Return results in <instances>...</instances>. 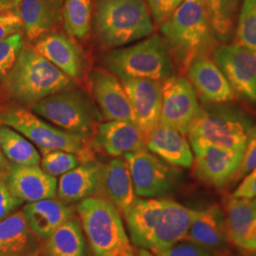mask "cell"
Instances as JSON below:
<instances>
[{
  "label": "cell",
  "mask_w": 256,
  "mask_h": 256,
  "mask_svg": "<svg viewBox=\"0 0 256 256\" xmlns=\"http://www.w3.org/2000/svg\"><path fill=\"white\" fill-rule=\"evenodd\" d=\"M160 32L174 64L182 74L196 58L208 56L216 48L205 0H184L160 25Z\"/></svg>",
  "instance_id": "cell-1"
},
{
  "label": "cell",
  "mask_w": 256,
  "mask_h": 256,
  "mask_svg": "<svg viewBox=\"0 0 256 256\" xmlns=\"http://www.w3.org/2000/svg\"><path fill=\"white\" fill-rule=\"evenodd\" d=\"M74 86V79L46 60L34 46L24 43L16 63L0 88V98L30 108L48 96Z\"/></svg>",
  "instance_id": "cell-2"
},
{
  "label": "cell",
  "mask_w": 256,
  "mask_h": 256,
  "mask_svg": "<svg viewBox=\"0 0 256 256\" xmlns=\"http://www.w3.org/2000/svg\"><path fill=\"white\" fill-rule=\"evenodd\" d=\"M93 25L108 48H118L150 36L154 24L144 0H95Z\"/></svg>",
  "instance_id": "cell-3"
},
{
  "label": "cell",
  "mask_w": 256,
  "mask_h": 256,
  "mask_svg": "<svg viewBox=\"0 0 256 256\" xmlns=\"http://www.w3.org/2000/svg\"><path fill=\"white\" fill-rule=\"evenodd\" d=\"M106 68L120 78L164 82L173 75L174 64L162 36L153 34L126 48H112L102 57Z\"/></svg>",
  "instance_id": "cell-4"
},
{
  "label": "cell",
  "mask_w": 256,
  "mask_h": 256,
  "mask_svg": "<svg viewBox=\"0 0 256 256\" xmlns=\"http://www.w3.org/2000/svg\"><path fill=\"white\" fill-rule=\"evenodd\" d=\"M82 228L96 256H134L118 209L102 198H88L77 205Z\"/></svg>",
  "instance_id": "cell-5"
},
{
  "label": "cell",
  "mask_w": 256,
  "mask_h": 256,
  "mask_svg": "<svg viewBox=\"0 0 256 256\" xmlns=\"http://www.w3.org/2000/svg\"><path fill=\"white\" fill-rule=\"evenodd\" d=\"M0 124L14 128L41 152L61 150L78 156L81 162L94 160L88 138L52 126L19 104L0 106Z\"/></svg>",
  "instance_id": "cell-6"
},
{
  "label": "cell",
  "mask_w": 256,
  "mask_h": 256,
  "mask_svg": "<svg viewBox=\"0 0 256 256\" xmlns=\"http://www.w3.org/2000/svg\"><path fill=\"white\" fill-rule=\"evenodd\" d=\"M34 113L66 132L88 137L102 113L90 97L77 88L56 92L30 106Z\"/></svg>",
  "instance_id": "cell-7"
},
{
  "label": "cell",
  "mask_w": 256,
  "mask_h": 256,
  "mask_svg": "<svg viewBox=\"0 0 256 256\" xmlns=\"http://www.w3.org/2000/svg\"><path fill=\"white\" fill-rule=\"evenodd\" d=\"M252 128V120L243 111L218 104L202 108L188 135L189 140L200 138L244 153Z\"/></svg>",
  "instance_id": "cell-8"
},
{
  "label": "cell",
  "mask_w": 256,
  "mask_h": 256,
  "mask_svg": "<svg viewBox=\"0 0 256 256\" xmlns=\"http://www.w3.org/2000/svg\"><path fill=\"white\" fill-rule=\"evenodd\" d=\"M202 108L189 80L172 75L162 82V104L160 124L188 135Z\"/></svg>",
  "instance_id": "cell-9"
},
{
  "label": "cell",
  "mask_w": 256,
  "mask_h": 256,
  "mask_svg": "<svg viewBox=\"0 0 256 256\" xmlns=\"http://www.w3.org/2000/svg\"><path fill=\"white\" fill-rule=\"evenodd\" d=\"M137 196L152 198L170 192L178 180L180 170L146 149L124 155Z\"/></svg>",
  "instance_id": "cell-10"
},
{
  "label": "cell",
  "mask_w": 256,
  "mask_h": 256,
  "mask_svg": "<svg viewBox=\"0 0 256 256\" xmlns=\"http://www.w3.org/2000/svg\"><path fill=\"white\" fill-rule=\"evenodd\" d=\"M190 144L194 153V171L198 180L216 189L232 184L244 153L200 138L190 140Z\"/></svg>",
  "instance_id": "cell-11"
},
{
  "label": "cell",
  "mask_w": 256,
  "mask_h": 256,
  "mask_svg": "<svg viewBox=\"0 0 256 256\" xmlns=\"http://www.w3.org/2000/svg\"><path fill=\"white\" fill-rule=\"evenodd\" d=\"M212 60L226 76L234 93L256 104V56L234 43L216 46Z\"/></svg>",
  "instance_id": "cell-12"
},
{
  "label": "cell",
  "mask_w": 256,
  "mask_h": 256,
  "mask_svg": "<svg viewBox=\"0 0 256 256\" xmlns=\"http://www.w3.org/2000/svg\"><path fill=\"white\" fill-rule=\"evenodd\" d=\"M132 110L134 122L146 138L160 124L162 104V82L150 79L122 81Z\"/></svg>",
  "instance_id": "cell-13"
},
{
  "label": "cell",
  "mask_w": 256,
  "mask_h": 256,
  "mask_svg": "<svg viewBox=\"0 0 256 256\" xmlns=\"http://www.w3.org/2000/svg\"><path fill=\"white\" fill-rule=\"evenodd\" d=\"M10 194L22 202L54 198L57 192L56 178L38 165H10L2 178Z\"/></svg>",
  "instance_id": "cell-14"
},
{
  "label": "cell",
  "mask_w": 256,
  "mask_h": 256,
  "mask_svg": "<svg viewBox=\"0 0 256 256\" xmlns=\"http://www.w3.org/2000/svg\"><path fill=\"white\" fill-rule=\"evenodd\" d=\"M185 239L206 248L212 256H225L230 240L225 214L220 206L214 204L202 210H194Z\"/></svg>",
  "instance_id": "cell-15"
},
{
  "label": "cell",
  "mask_w": 256,
  "mask_h": 256,
  "mask_svg": "<svg viewBox=\"0 0 256 256\" xmlns=\"http://www.w3.org/2000/svg\"><path fill=\"white\" fill-rule=\"evenodd\" d=\"M187 72L189 81L202 104H224L236 98V93L226 76L208 56L196 58Z\"/></svg>",
  "instance_id": "cell-16"
},
{
  "label": "cell",
  "mask_w": 256,
  "mask_h": 256,
  "mask_svg": "<svg viewBox=\"0 0 256 256\" xmlns=\"http://www.w3.org/2000/svg\"><path fill=\"white\" fill-rule=\"evenodd\" d=\"M90 86L102 115L106 119L134 122L126 92L116 75L108 70H95L90 76Z\"/></svg>",
  "instance_id": "cell-17"
},
{
  "label": "cell",
  "mask_w": 256,
  "mask_h": 256,
  "mask_svg": "<svg viewBox=\"0 0 256 256\" xmlns=\"http://www.w3.org/2000/svg\"><path fill=\"white\" fill-rule=\"evenodd\" d=\"M42 238L32 229L22 210L0 221V256H41Z\"/></svg>",
  "instance_id": "cell-18"
},
{
  "label": "cell",
  "mask_w": 256,
  "mask_h": 256,
  "mask_svg": "<svg viewBox=\"0 0 256 256\" xmlns=\"http://www.w3.org/2000/svg\"><path fill=\"white\" fill-rule=\"evenodd\" d=\"M64 0H19L16 12L30 41L52 32L63 21Z\"/></svg>",
  "instance_id": "cell-19"
},
{
  "label": "cell",
  "mask_w": 256,
  "mask_h": 256,
  "mask_svg": "<svg viewBox=\"0 0 256 256\" xmlns=\"http://www.w3.org/2000/svg\"><path fill=\"white\" fill-rule=\"evenodd\" d=\"M194 212V210L178 202L165 198L164 208L152 234L149 250L154 254L185 239Z\"/></svg>",
  "instance_id": "cell-20"
},
{
  "label": "cell",
  "mask_w": 256,
  "mask_h": 256,
  "mask_svg": "<svg viewBox=\"0 0 256 256\" xmlns=\"http://www.w3.org/2000/svg\"><path fill=\"white\" fill-rule=\"evenodd\" d=\"M96 142L111 156L118 158L128 153L146 149V138L133 122L108 120L97 128Z\"/></svg>",
  "instance_id": "cell-21"
},
{
  "label": "cell",
  "mask_w": 256,
  "mask_h": 256,
  "mask_svg": "<svg viewBox=\"0 0 256 256\" xmlns=\"http://www.w3.org/2000/svg\"><path fill=\"white\" fill-rule=\"evenodd\" d=\"M34 48L72 79L82 76L84 57L80 48L70 37L52 32L36 40Z\"/></svg>",
  "instance_id": "cell-22"
},
{
  "label": "cell",
  "mask_w": 256,
  "mask_h": 256,
  "mask_svg": "<svg viewBox=\"0 0 256 256\" xmlns=\"http://www.w3.org/2000/svg\"><path fill=\"white\" fill-rule=\"evenodd\" d=\"M104 166L98 162H84L62 174L57 184L60 200L66 203L81 202L102 189Z\"/></svg>",
  "instance_id": "cell-23"
},
{
  "label": "cell",
  "mask_w": 256,
  "mask_h": 256,
  "mask_svg": "<svg viewBox=\"0 0 256 256\" xmlns=\"http://www.w3.org/2000/svg\"><path fill=\"white\" fill-rule=\"evenodd\" d=\"M146 148L169 164L190 168L194 155L185 135L162 124H158L146 137Z\"/></svg>",
  "instance_id": "cell-24"
},
{
  "label": "cell",
  "mask_w": 256,
  "mask_h": 256,
  "mask_svg": "<svg viewBox=\"0 0 256 256\" xmlns=\"http://www.w3.org/2000/svg\"><path fill=\"white\" fill-rule=\"evenodd\" d=\"M225 223L230 242L246 250L256 236V198L232 196L226 204Z\"/></svg>",
  "instance_id": "cell-25"
},
{
  "label": "cell",
  "mask_w": 256,
  "mask_h": 256,
  "mask_svg": "<svg viewBox=\"0 0 256 256\" xmlns=\"http://www.w3.org/2000/svg\"><path fill=\"white\" fill-rule=\"evenodd\" d=\"M22 212L32 229L42 239H46L59 226L74 216L72 207L54 198L28 202Z\"/></svg>",
  "instance_id": "cell-26"
},
{
  "label": "cell",
  "mask_w": 256,
  "mask_h": 256,
  "mask_svg": "<svg viewBox=\"0 0 256 256\" xmlns=\"http://www.w3.org/2000/svg\"><path fill=\"white\" fill-rule=\"evenodd\" d=\"M102 189L110 202L124 214L131 208L138 198L126 158H115L104 166Z\"/></svg>",
  "instance_id": "cell-27"
},
{
  "label": "cell",
  "mask_w": 256,
  "mask_h": 256,
  "mask_svg": "<svg viewBox=\"0 0 256 256\" xmlns=\"http://www.w3.org/2000/svg\"><path fill=\"white\" fill-rule=\"evenodd\" d=\"M165 198H137L124 214L135 246L149 248L153 232L164 205Z\"/></svg>",
  "instance_id": "cell-28"
},
{
  "label": "cell",
  "mask_w": 256,
  "mask_h": 256,
  "mask_svg": "<svg viewBox=\"0 0 256 256\" xmlns=\"http://www.w3.org/2000/svg\"><path fill=\"white\" fill-rule=\"evenodd\" d=\"M48 256H86V246L82 226L77 220H68L46 239Z\"/></svg>",
  "instance_id": "cell-29"
},
{
  "label": "cell",
  "mask_w": 256,
  "mask_h": 256,
  "mask_svg": "<svg viewBox=\"0 0 256 256\" xmlns=\"http://www.w3.org/2000/svg\"><path fill=\"white\" fill-rule=\"evenodd\" d=\"M0 149L12 164L39 165L40 153L27 138L14 128L0 124Z\"/></svg>",
  "instance_id": "cell-30"
},
{
  "label": "cell",
  "mask_w": 256,
  "mask_h": 256,
  "mask_svg": "<svg viewBox=\"0 0 256 256\" xmlns=\"http://www.w3.org/2000/svg\"><path fill=\"white\" fill-rule=\"evenodd\" d=\"M242 0H205L210 27L216 38L229 42L236 30Z\"/></svg>",
  "instance_id": "cell-31"
},
{
  "label": "cell",
  "mask_w": 256,
  "mask_h": 256,
  "mask_svg": "<svg viewBox=\"0 0 256 256\" xmlns=\"http://www.w3.org/2000/svg\"><path fill=\"white\" fill-rule=\"evenodd\" d=\"M92 0H64L63 22L66 34L79 39L88 34L92 22Z\"/></svg>",
  "instance_id": "cell-32"
},
{
  "label": "cell",
  "mask_w": 256,
  "mask_h": 256,
  "mask_svg": "<svg viewBox=\"0 0 256 256\" xmlns=\"http://www.w3.org/2000/svg\"><path fill=\"white\" fill-rule=\"evenodd\" d=\"M234 32L236 43L256 57V0H243Z\"/></svg>",
  "instance_id": "cell-33"
},
{
  "label": "cell",
  "mask_w": 256,
  "mask_h": 256,
  "mask_svg": "<svg viewBox=\"0 0 256 256\" xmlns=\"http://www.w3.org/2000/svg\"><path fill=\"white\" fill-rule=\"evenodd\" d=\"M42 154L43 158L40 162L41 168L46 174L54 178L68 173L82 164L78 156L66 151H46L42 152Z\"/></svg>",
  "instance_id": "cell-34"
},
{
  "label": "cell",
  "mask_w": 256,
  "mask_h": 256,
  "mask_svg": "<svg viewBox=\"0 0 256 256\" xmlns=\"http://www.w3.org/2000/svg\"><path fill=\"white\" fill-rule=\"evenodd\" d=\"M23 45L22 32L0 40V88L16 63Z\"/></svg>",
  "instance_id": "cell-35"
},
{
  "label": "cell",
  "mask_w": 256,
  "mask_h": 256,
  "mask_svg": "<svg viewBox=\"0 0 256 256\" xmlns=\"http://www.w3.org/2000/svg\"><path fill=\"white\" fill-rule=\"evenodd\" d=\"M155 256H212L209 250L194 243L190 240L183 239L164 250L154 252Z\"/></svg>",
  "instance_id": "cell-36"
},
{
  "label": "cell",
  "mask_w": 256,
  "mask_h": 256,
  "mask_svg": "<svg viewBox=\"0 0 256 256\" xmlns=\"http://www.w3.org/2000/svg\"><path fill=\"white\" fill-rule=\"evenodd\" d=\"M254 168H256V126L250 130L242 162L232 178V184L238 182V180L247 176Z\"/></svg>",
  "instance_id": "cell-37"
},
{
  "label": "cell",
  "mask_w": 256,
  "mask_h": 256,
  "mask_svg": "<svg viewBox=\"0 0 256 256\" xmlns=\"http://www.w3.org/2000/svg\"><path fill=\"white\" fill-rule=\"evenodd\" d=\"M184 0H148V7L155 24L160 26L174 12Z\"/></svg>",
  "instance_id": "cell-38"
},
{
  "label": "cell",
  "mask_w": 256,
  "mask_h": 256,
  "mask_svg": "<svg viewBox=\"0 0 256 256\" xmlns=\"http://www.w3.org/2000/svg\"><path fill=\"white\" fill-rule=\"evenodd\" d=\"M23 32V23L16 10H0V40Z\"/></svg>",
  "instance_id": "cell-39"
},
{
  "label": "cell",
  "mask_w": 256,
  "mask_h": 256,
  "mask_svg": "<svg viewBox=\"0 0 256 256\" xmlns=\"http://www.w3.org/2000/svg\"><path fill=\"white\" fill-rule=\"evenodd\" d=\"M23 202L14 196L7 187L4 180L0 176V221L6 218Z\"/></svg>",
  "instance_id": "cell-40"
},
{
  "label": "cell",
  "mask_w": 256,
  "mask_h": 256,
  "mask_svg": "<svg viewBox=\"0 0 256 256\" xmlns=\"http://www.w3.org/2000/svg\"><path fill=\"white\" fill-rule=\"evenodd\" d=\"M232 196L244 198H256V168L244 176Z\"/></svg>",
  "instance_id": "cell-41"
},
{
  "label": "cell",
  "mask_w": 256,
  "mask_h": 256,
  "mask_svg": "<svg viewBox=\"0 0 256 256\" xmlns=\"http://www.w3.org/2000/svg\"><path fill=\"white\" fill-rule=\"evenodd\" d=\"M19 0H0V10H16Z\"/></svg>",
  "instance_id": "cell-42"
},
{
  "label": "cell",
  "mask_w": 256,
  "mask_h": 256,
  "mask_svg": "<svg viewBox=\"0 0 256 256\" xmlns=\"http://www.w3.org/2000/svg\"><path fill=\"white\" fill-rule=\"evenodd\" d=\"M9 162L7 160L6 156L3 154L2 150L0 149V176L3 178L5 173L7 172L8 168L10 167Z\"/></svg>",
  "instance_id": "cell-43"
},
{
  "label": "cell",
  "mask_w": 256,
  "mask_h": 256,
  "mask_svg": "<svg viewBox=\"0 0 256 256\" xmlns=\"http://www.w3.org/2000/svg\"><path fill=\"white\" fill-rule=\"evenodd\" d=\"M134 256H155L153 254H151L146 248H140L138 250L135 252Z\"/></svg>",
  "instance_id": "cell-44"
},
{
  "label": "cell",
  "mask_w": 256,
  "mask_h": 256,
  "mask_svg": "<svg viewBox=\"0 0 256 256\" xmlns=\"http://www.w3.org/2000/svg\"><path fill=\"white\" fill-rule=\"evenodd\" d=\"M246 250L248 252H256V236L250 241V243L248 245Z\"/></svg>",
  "instance_id": "cell-45"
},
{
  "label": "cell",
  "mask_w": 256,
  "mask_h": 256,
  "mask_svg": "<svg viewBox=\"0 0 256 256\" xmlns=\"http://www.w3.org/2000/svg\"><path fill=\"white\" fill-rule=\"evenodd\" d=\"M250 254H246L245 256H256V252H250Z\"/></svg>",
  "instance_id": "cell-46"
}]
</instances>
